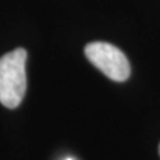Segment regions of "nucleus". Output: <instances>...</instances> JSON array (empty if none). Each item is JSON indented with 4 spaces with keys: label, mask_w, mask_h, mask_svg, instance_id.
Masks as SVG:
<instances>
[{
    "label": "nucleus",
    "mask_w": 160,
    "mask_h": 160,
    "mask_svg": "<svg viewBox=\"0 0 160 160\" xmlns=\"http://www.w3.org/2000/svg\"><path fill=\"white\" fill-rule=\"evenodd\" d=\"M27 51L16 48L0 58V103L7 108H16L26 95Z\"/></svg>",
    "instance_id": "nucleus-1"
},
{
    "label": "nucleus",
    "mask_w": 160,
    "mask_h": 160,
    "mask_svg": "<svg viewBox=\"0 0 160 160\" xmlns=\"http://www.w3.org/2000/svg\"><path fill=\"white\" fill-rule=\"evenodd\" d=\"M84 52L89 62L107 78L115 82H124L129 78V62L118 47L106 42H93L86 47Z\"/></svg>",
    "instance_id": "nucleus-2"
},
{
    "label": "nucleus",
    "mask_w": 160,
    "mask_h": 160,
    "mask_svg": "<svg viewBox=\"0 0 160 160\" xmlns=\"http://www.w3.org/2000/svg\"><path fill=\"white\" fill-rule=\"evenodd\" d=\"M159 153H160V146H159Z\"/></svg>",
    "instance_id": "nucleus-3"
},
{
    "label": "nucleus",
    "mask_w": 160,
    "mask_h": 160,
    "mask_svg": "<svg viewBox=\"0 0 160 160\" xmlns=\"http://www.w3.org/2000/svg\"><path fill=\"white\" fill-rule=\"evenodd\" d=\"M67 160H72V159H67Z\"/></svg>",
    "instance_id": "nucleus-4"
}]
</instances>
